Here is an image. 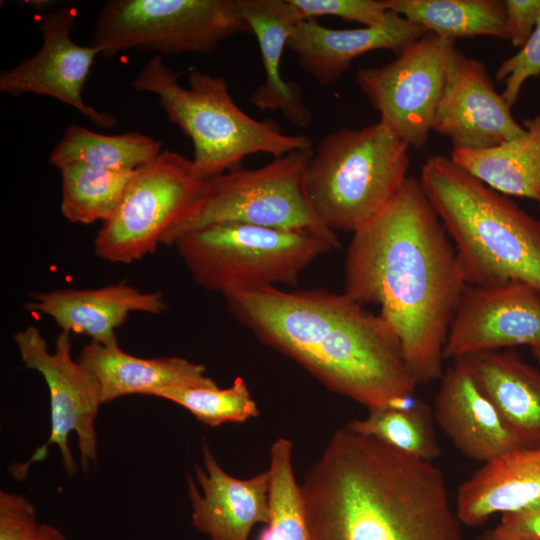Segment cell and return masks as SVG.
I'll use <instances>...</instances> for the list:
<instances>
[{"instance_id":"1","label":"cell","mask_w":540,"mask_h":540,"mask_svg":"<svg viewBox=\"0 0 540 540\" xmlns=\"http://www.w3.org/2000/svg\"><path fill=\"white\" fill-rule=\"evenodd\" d=\"M448 237L420 181L408 177L347 250L344 292L379 306L418 385L442 377L448 331L469 286Z\"/></svg>"},{"instance_id":"2","label":"cell","mask_w":540,"mask_h":540,"mask_svg":"<svg viewBox=\"0 0 540 540\" xmlns=\"http://www.w3.org/2000/svg\"><path fill=\"white\" fill-rule=\"evenodd\" d=\"M223 296L228 312L260 342L332 392L369 410L413 402L418 384L394 330L345 292L266 286Z\"/></svg>"},{"instance_id":"3","label":"cell","mask_w":540,"mask_h":540,"mask_svg":"<svg viewBox=\"0 0 540 540\" xmlns=\"http://www.w3.org/2000/svg\"><path fill=\"white\" fill-rule=\"evenodd\" d=\"M308 540H464L433 462L346 426L305 473Z\"/></svg>"},{"instance_id":"4","label":"cell","mask_w":540,"mask_h":540,"mask_svg":"<svg viewBox=\"0 0 540 540\" xmlns=\"http://www.w3.org/2000/svg\"><path fill=\"white\" fill-rule=\"evenodd\" d=\"M421 186L469 286L523 284L540 296V219L443 155L422 166Z\"/></svg>"},{"instance_id":"5","label":"cell","mask_w":540,"mask_h":540,"mask_svg":"<svg viewBox=\"0 0 540 540\" xmlns=\"http://www.w3.org/2000/svg\"><path fill=\"white\" fill-rule=\"evenodd\" d=\"M178 78L162 56L154 55L131 85L157 95L170 121L191 139L192 160L202 180L240 169L243 159L252 154L276 158L313 148L309 137L285 134L276 123L245 113L234 102L223 76L193 69L188 74V88Z\"/></svg>"},{"instance_id":"6","label":"cell","mask_w":540,"mask_h":540,"mask_svg":"<svg viewBox=\"0 0 540 540\" xmlns=\"http://www.w3.org/2000/svg\"><path fill=\"white\" fill-rule=\"evenodd\" d=\"M409 149L380 121L322 138L308 163L306 190L323 226L353 234L381 214L408 178Z\"/></svg>"},{"instance_id":"7","label":"cell","mask_w":540,"mask_h":540,"mask_svg":"<svg viewBox=\"0 0 540 540\" xmlns=\"http://www.w3.org/2000/svg\"><path fill=\"white\" fill-rule=\"evenodd\" d=\"M194 282L211 292L295 285L337 234L225 222L191 231L173 245Z\"/></svg>"},{"instance_id":"8","label":"cell","mask_w":540,"mask_h":540,"mask_svg":"<svg viewBox=\"0 0 540 540\" xmlns=\"http://www.w3.org/2000/svg\"><path fill=\"white\" fill-rule=\"evenodd\" d=\"M312 153L313 148L291 151L262 167L205 180L200 195L162 245L173 246L191 231L225 222L335 233L319 221L306 190Z\"/></svg>"},{"instance_id":"9","label":"cell","mask_w":540,"mask_h":540,"mask_svg":"<svg viewBox=\"0 0 540 540\" xmlns=\"http://www.w3.org/2000/svg\"><path fill=\"white\" fill-rule=\"evenodd\" d=\"M250 32L236 0H109L89 45L107 60L129 50L208 54L223 40Z\"/></svg>"},{"instance_id":"10","label":"cell","mask_w":540,"mask_h":540,"mask_svg":"<svg viewBox=\"0 0 540 540\" xmlns=\"http://www.w3.org/2000/svg\"><path fill=\"white\" fill-rule=\"evenodd\" d=\"M205 180L192 159L170 150L137 169L114 216L95 236L100 259L130 264L153 253L183 219Z\"/></svg>"},{"instance_id":"11","label":"cell","mask_w":540,"mask_h":540,"mask_svg":"<svg viewBox=\"0 0 540 540\" xmlns=\"http://www.w3.org/2000/svg\"><path fill=\"white\" fill-rule=\"evenodd\" d=\"M19 356L24 365L39 372L50 394L51 430L48 440L35 450L23 464H13L10 473L22 480L29 467L43 460L50 444L60 452L66 473L73 477L77 464L69 447V435L78 437L80 464L87 471L97 462V436L95 420L103 404L100 386L95 376L72 357L71 333L60 330L55 349L51 353L48 343L36 326H28L13 336Z\"/></svg>"},{"instance_id":"12","label":"cell","mask_w":540,"mask_h":540,"mask_svg":"<svg viewBox=\"0 0 540 540\" xmlns=\"http://www.w3.org/2000/svg\"><path fill=\"white\" fill-rule=\"evenodd\" d=\"M455 42L426 32L394 60L357 72L358 87L379 121L410 148L427 144Z\"/></svg>"},{"instance_id":"13","label":"cell","mask_w":540,"mask_h":540,"mask_svg":"<svg viewBox=\"0 0 540 540\" xmlns=\"http://www.w3.org/2000/svg\"><path fill=\"white\" fill-rule=\"evenodd\" d=\"M77 9L64 6L37 19L42 45L32 56L0 73V92L10 95L33 93L55 98L78 110L101 128H112L117 119L85 103L82 92L95 57L94 47L72 40Z\"/></svg>"},{"instance_id":"14","label":"cell","mask_w":540,"mask_h":540,"mask_svg":"<svg viewBox=\"0 0 540 540\" xmlns=\"http://www.w3.org/2000/svg\"><path fill=\"white\" fill-rule=\"evenodd\" d=\"M432 131L448 137L453 150L481 151L521 136L525 128L496 91L484 63L455 47Z\"/></svg>"},{"instance_id":"15","label":"cell","mask_w":540,"mask_h":540,"mask_svg":"<svg viewBox=\"0 0 540 540\" xmlns=\"http://www.w3.org/2000/svg\"><path fill=\"white\" fill-rule=\"evenodd\" d=\"M521 345L540 346V296L516 283L468 286L448 331L444 359Z\"/></svg>"},{"instance_id":"16","label":"cell","mask_w":540,"mask_h":540,"mask_svg":"<svg viewBox=\"0 0 540 540\" xmlns=\"http://www.w3.org/2000/svg\"><path fill=\"white\" fill-rule=\"evenodd\" d=\"M434 420L465 457L487 464L525 448L459 358L439 379Z\"/></svg>"},{"instance_id":"17","label":"cell","mask_w":540,"mask_h":540,"mask_svg":"<svg viewBox=\"0 0 540 540\" xmlns=\"http://www.w3.org/2000/svg\"><path fill=\"white\" fill-rule=\"evenodd\" d=\"M202 460L195 465V479L187 476L192 525L210 540H249L256 524L268 522V472L236 478L219 465L206 442Z\"/></svg>"},{"instance_id":"18","label":"cell","mask_w":540,"mask_h":540,"mask_svg":"<svg viewBox=\"0 0 540 540\" xmlns=\"http://www.w3.org/2000/svg\"><path fill=\"white\" fill-rule=\"evenodd\" d=\"M425 33L394 12L385 25L374 28L332 29L315 18H306L293 29L287 47L297 55L305 72L321 85L329 86L357 57L374 50H389L397 56Z\"/></svg>"},{"instance_id":"19","label":"cell","mask_w":540,"mask_h":540,"mask_svg":"<svg viewBox=\"0 0 540 540\" xmlns=\"http://www.w3.org/2000/svg\"><path fill=\"white\" fill-rule=\"evenodd\" d=\"M24 308L49 316L62 331L83 334L93 342L111 346L119 344L116 329L130 313L160 314L167 305L160 292L116 283L95 289L32 292Z\"/></svg>"},{"instance_id":"20","label":"cell","mask_w":540,"mask_h":540,"mask_svg":"<svg viewBox=\"0 0 540 540\" xmlns=\"http://www.w3.org/2000/svg\"><path fill=\"white\" fill-rule=\"evenodd\" d=\"M255 35L265 79L251 94L250 102L260 110L280 112L290 123L306 128L312 112L300 86L284 80L280 71L282 54L295 26L303 19L289 0H236Z\"/></svg>"},{"instance_id":"21","label":"cell","mask_w":540,"mask_h":540,"mask_svg":"<svg viewBox=\"0 0 540 540\" xmlns=\"http://www.w3.org/2000/svg\"><path fill=\"white\" fill-rule=\"evenodd\" d=\"M79 361L97 379L103 404L127 395L156 396L172 388L217 386L203 364L176 356L137 357L119 344L91 341L82 348Z\"/></svg>"},{"instance_id":"22","label":"cell","mask_w":540,"mask_h":540,"mask_svg":"<svg viewBox=\"0 0 540 540\" xmlns=\"http://www.w3.org/2000/svg\"><path fill=\"white\" fill-rule=\"evenodd\" d=\"M539 498L540 447L523 448L483 464L459 486L454 506L462 524L479 526Z\"/></svg>"},{"instance_id":"23","label":"cell","mask_w":540,"mask_h":540,"mask_svg":"<svg viewBox=\"0 0 540 540\" xmlns=\"http://www.w3.org/2000/svg\"><path fill=\"white\" fill-rule=\"evenodd\" d=\"M462 359L524 447H540V371L508 349Z\"/></svg>"},{"instance_id":"24","label":"cell","mask_w":540,"mask_h":540,"mask_svg":"<svg viewBox=\"0 0 540 540\" xmlns=\"http://www.w3.org/2000/svg\"><path fill=\"white\" fill-rule=\"evenodd\" d=\"M523 126L519 137L487 150H452L450 158L494 190L540 203V115Z\"/></svg>"},{"instance_id":"25","label":"cell","mask_w":540,"mask_h":540,"mask_svg":"<svg viewBox=\"0 0 540 540\" xmlns=\"http://www.w3.org/2000/svg\"><path fill=\"white\" fill-rule=\"evenodd\" d=\"M388 10L425 32L456 40L508 39L505 0H384Z\"/></svg>"},{"instance_id":"26","label":"cell","mask_w":540,"mask_h":540,"mask_svg":"<svg viewBox=\"0 0 540 540\" xmlns=\"http://www.w3.org/2000/svg\"><path fill=\"white\" fill-rule=\"evenodd\" d=\"M161 142L139 132L105 135L71 123L49 156L60 169L85 165L107 170L132 171L154 161Z\"/></svg>"},{"instance_id":"27","label":"cell","mask_w":540,"mask_h":540,"mask_svg":"<svg viewBox=\"0 0 540 540\" xmlns=\"http://www.w3.org/2000/svg\"><path fill=\"white\" fill-rule=\"evenodd\" d=\"M59 171L62 215L71 223L91 224L105 223L114 216L137 169L116 171L69 165Z\"/></svg>"},{"instance_id":"28","label":"cell","mask_w":540,"mask_h":540,"mask_svg":"<svg viewBox=\"0 0 540 540\" xmlns=\"http://www.w3.org/2000/svg\"><path fill=\"white\" fill-rule=\"evenodd\" d=\"M433 417L424 402L413 401L404 407L369 410L366 417L352 420L345 426L414 458L433 462L441 455Z\"/></svg>"},{"instance_id":"29","label":"cell","mask_w":540,"mask_h":540,"mask_svg":"<svg viewBox=\"0 0 540 540\" xmlns=\"http://www.w3.org/2000/svg\"><path fill=\"white\" fill-rule=\"evenodd\" d=\"M294 446L278 438L270 447L267 527L258 540H308L304 499L293 468Z\"/></svg>"},{"instance_id":"30","label":"cell","mask_w":540,"mask_h":540,"mask_svg":"<svg viewBox=\"0 0 540 540\" xmlns=\"http://www.w3.org/2000/svg\"><path fill=\"white\" fill-rule=\"evenodd\" d=\"M155 397L172 401L188 410L202 424L245 423L259 410L246 382L236 378L228 388L180 387L164 390Z\"/></svg>"},{"instance_id":"31","label":"cell","mask_w":540,"mask_h":540,"mask_svg":"<svg viewBox=\"0 0 540 540\" xmlns=\"http://www.w3.org/2000/svg\"><path fill=\"white\" fill-rule=\"evenodd\" d=\"M303 19L336 16L374 28L385 25L392 12L384 0H289Z\"/></svg>"},{"instance_id":"32","label":"cell","mask_w":540,"mask_h":540,"mask_svg":"<svg viewBox=\"0 0 540 540\" xmlns=\"http://www.w3.org/2000/svg\"><path fill=\"white\" fill-rule=\"evenodd\" d=\"M540 76V16L527 42L517 53L505 59L495 73L497 80L504 81L502 96L512 107L518 100L527 80Z\"/></svg>"},{"instance_id":"33","label":"cell","mask_w":540,"mask_h":540,"mask_svg":"<svg viewBox=\"0 0 540 540\" xmlns=\"http://www.w3.org/2000/svg\"><path fill=\"white\" fill-rule=\"evenodd\" d=\"M39 524L36 507L27 497L0 491V540H27Z\"/></svg>"},{"instance_id":"34","label":"cell","mask_w":540,"mask_h":540,"mask_svg":"<svg viewBox=\"0 0 540 540\" xmlns=\"http://www.w3.org/2000/svg\"><path fill=\"white\" fill-rule=\"evenodd\" d=\"M508 40L521 48L533 32L540 16V0H505Z\"/></svg>"},{"instance_id":"35","label":"cell","mask_w":540,"mask_h":540,"mask_svg":"<svg viewBox=\"0 0 540 540\" xmlns=\"http://www.w3.org/2000/svg\"><path fill=\"white\" fill-rule=\"evenodd\" d=\"M494 531L505 536L540 540V498L501 514V520Z\"/></svg>"},{"instance_id":"36","label":"cell","mask_w":540,"mask_h":540,"mask_svg":"<svg viewBox=\"0 0 540 540\" xmlns=\"http://www.w3.org/2000/svg\"><path fill=\"white\" fill-rule=\"evenodd\" d=\"M27 540H68V538L57 527L40 523Z\"/></svg>"},{"instance_id":"37","label":"cell","mask_w":540,"mask_h":540,"mask_svg":"<svg viewBox=\"0 0 540 540\" xmlns=\"http://www.w3.org/2000/svg\"><path fill=\"white\" fill-rule=\"evenodd\" d=\"M479 540H534L530 538H522V537H511V536H505L501 535L493 530H489L484 532Z\"/></svg>"},{"instance_id":"38","label":"cell","mask_w":540,"mask_h":540,"mask_svg":"<svg viewBox=\"0 0 540 540\" xmlns=\"http://www.w3.org/2000/svg\"><path fill=\"white\" fill-rule=\"evenodd\" d=\"M21 3H26L29 6H33L36 8H46L52 5L53 1H47V0H33V1H24Z\"/></svg>"},{"instance_id":"39","label":"cell","mask_w":540,"mask_h":540,"mask_svg":"<svg viewBox=\"0 0 540 540\" xmlns=\"http://www.w3.org/2000/svg\"><path fill=\"white\" fill-rule=\"evenodd\" d=\"M531 349H532V353H533L534 357L536 358V360L540 364V346L534 347V348H531Z\"/></svg>"},{"instance_id":"40","label":"cell","mask_w":540,"mask_h":540,"mask_svg":"<svg viewBox=\"0 0 540 540\" xmlns=\"http://www.w3.org/2000/svg\"><path fill=\"white\" fill-rule=\"evenodd\" d=\"M539 207H540V203H539Z\"/></svg>"}]
</instances>
